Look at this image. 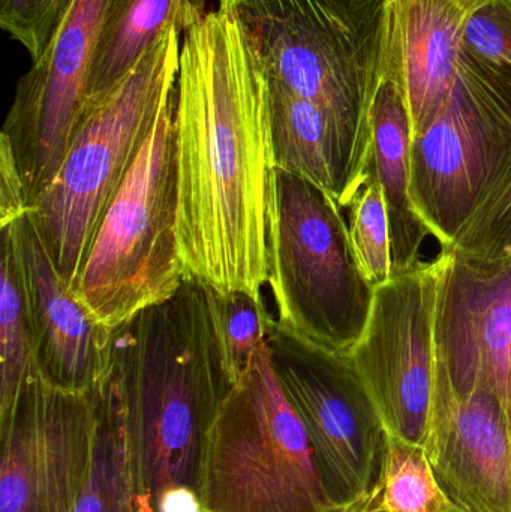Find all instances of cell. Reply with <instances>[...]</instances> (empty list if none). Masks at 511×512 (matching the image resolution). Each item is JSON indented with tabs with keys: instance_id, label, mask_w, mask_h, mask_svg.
Returning <instances> with one entry per match:
<instances>
[{
	"instance_id": "4316f807",
	"label": "cell",
	"mask_w": 511,
	"mask_h": 512,
	"mask_svg": "<svg viewBox=\"0 0 511 512\" xmlns=\"http://www.w3.org/2000/svg\"><path fill=\"white\" fill-rule=\"evenodd\" d=\"M462 48L511 72V0H492L482 6L465 27Z\"/></svg>"
},
{
	"instance_id": "cb8c5ba5",
	"label": "cell",
	"mask_w": 511,
	"mask_h": 512,
	"mask_svg": "<svg viewBox=\"0 0 511 512\" xmlns=\"http://www.w3.org/2000/svg\"><path fill=\"white\" fill-rule=\"evenodd\" d=\"M348 210V230L360 270L372 288H378L393 277L392 254L383 188L369 155Z\"/></svg>"
},
{
	"instance_id": "5b68a950",
	"label": "cell",
	"mask_w": 511,
	"mask_h": 512,
	"mask_svg": "<svg viewBox=\"0 0 511 512\" xmlns=\"http://www.w3.org/2000/svg\"><path fill=\"white\" fill-rule=\"evenodd\" d=\"M204 512H342L327 495L305 426L264 343L228 391L207 445Z\"/></svg>"
},
{
	"instance_id": "52a82bcc",
	"label": "cell",
	"mask_w": 511,
	"mask_h": 512,
	"mask_svg": "<svg viewBox=\"0 0 511 512\" xmlns=\"http://www.w3.org/2000/svg\"><path fill=\"white\" fill-rule=\"evenodd\" d=\"M231 5L257 39L270 81L332 114L369 150L384 0H236Z\"/></svg>"
},
{
	"instance_id": "30bf717a",
	"label": "cell",
	"mask_w": 511,
	"mask_h": 512,
	"mask_svg": "<svg viewBox=\"0 0 511 512\" xmlns=\"http://www.w3.org/2000/svg\"><path fill=\"white\" fill-rule=\"evenodd\" d=\"M440 277L438 256L375 288L365 331L350 354L389 436L422 447L437 381Z\"/></svg>"
},
{
	"instance_id": "9c48e42d",
	"label": "cell",
	"mask_w": 511,
	"mask_h": 512,
	"mask_svg": "<svg viewBox=\"0 0 511 512\" xmlns=\"http://www.w3.org/2000/svg\"><path fill=\"white\" fill-rule=\"evenodd\" d=\"M270 363L311 441L327 495L342 512H368L377 496L389 433L350 355L315 345L278 321Z\"/></svg>"
},
{
	"instance_id": "f1b7e54d",
	"label": "cell",
	"mask_w": 511,
	"mask_h": 512,
	"mask_svg": "<svg viewBox=\"0 0 511 512\" xmlns=\"http://www.w3.org/2000/svg\"><path fill=\"white\" fill-rule=\"evenodd\" d=\"M236 2V0H219V5H224V3H233Z\"/></svg>"
},
{
	"instance_id": "ba28073f",
	"label": "cell",
	"mask_w": 511,
	"mask_h": 512,
	"mask_svg": "<svg viewBox=\"0 0 511 512\" xmlns=\"http://www.w3.org/2000/svg\"><path fill=\"white\" fill-rule=\"evenodd\" d=\"M511 156V72L462 48L455 86L411 144V197L443 251L452 248Z\"/></svg>"
},
{
	"instance_id": "83f0119b",
	"label": "cell",
	"mask_w": 511,
	"mask_h": 512,
	"mask_svg": "<svg viewBox=\"0 0 511 512\" xmlns=\"http://www.w3.org/2000/svg\"><path fill=\"white\" fill-rule=\"evenodd\" d=\"M27 215L26 192L11 146L0 137V227L6 228Z\"/></svg>"
},
{
	"instance_id": "2e32d148",
	"label": "cell",
	"mask_w": 511,
	"mask_h": 512,
	"mask_svg": "<svg viewBox=\"0 0 511 512\" xmlns=\"http://www.w3.org/2000/svg\"><path fill=\"white\" fill-rule=\"evenodd\" d=\"M492 0H384L380 75L407 99L413 138L446 104L462 54L465 27Z\"/></svg>"
},
{
	"instance_id": "8992f818",
	"label": "cell",
	"mask_w": 511,
	"mask_h": 512,
	"mask_svg": "<svg viewBox=\"0 0 511 512\" xmlns=\"http://www.w3.org/2000/svg\"><path fill=\"white\" fill-rule=\"evenodd\" d=\"M269 285L279 324L336 354L356 348L375 289L360 270L342 207L320 186L279 168L270 206Z\"/></svg>"
},
{
	"instance_id": "277c9868",
	"label": "cell",
	"mask_w": 511,
	"mask_h": 512,
	"mask_svg": "<svg viewBox=\"0 0 511 512\" xmlns=\"http://www.w3.org/2000/svg\"><path fill=\"white\" fill-rule=\"evenodd\" d=\"M183 280L173 89L105 210L71 289L113 331L141 310L176 294Z\"/></svg>"
},
{
	"instance_id": "7402d4cb",
	"label": "cell",
	"mask_w": 511,
	"mask_h": 512,
	"mask_svg": "<svg viewBox=\"0 0 511 512\" xmlns=\"http://www.w3.org/2000/svg\"><path fill=\"white\" fill-rule=\"evenodd\" d=\"M209 307L225 373L231 384H237L248 372L258 349L267 342L275 318L264 298L246 291L209 288Z\"/></svg>"
},
{
	"instance_id": "9a60e30c",
	"label": "cell",
	"mask_w": 511,
	"mask_h": 512,
	"mask_svg": "<svg viewBox=\"0 0 511 512\" xmlns=\"http://www.w3.org/2000/svg\"><path fill=\"white\" fill-rule=\"evenodd\" d=\"M2 230L11 236L20 262L39 375L59 390L93 393L107 373L113 331L57 273L29 215Z\"/></svg>"
},
{
	"instance_id": "44dd1931",
	"label": "cell",
	"mask_w": 511,
	"mask_h": 512,
	"mask_svg": "<svg viewBox=\"0 0 511 512\" xmlns=\"http://www.w3.org/2000/svg\"><path fill=\"white\" fill-rule=\"evenodd\" d=\"M0 292V414L8 411L24 385L39 375L35 339L20 262L8 231L2 230Z\"/></svg>"
},
{
	"instance_id": "7a4b0ae2",
	"label": "cell",
	"mask_w": 511,
	"mask_h": 512,
	"mask_svg": "<svg viewBox=\"0 0 511 512\" xmlns=\"http://www.w3.org/2000/svg\"><path fill=\"white\" fill-rule=\"evenodd\" d=\"M101 384L122 418L137 512L201 499L210 432L233 387L207 285L185 277L176 294L113 330Z\"/></svg>"
},
{
	"instance_id": "ffe728a7",
	"label": "cell",
	"mask_w": 511,
	"mask_h": 512,
	"mask_svg": "<svg viewBox=\"0 0 511 512\" xmlns=\"http://www.w3.org/2000/svg\"><path fill=\"white\" fill-rule=\"evenodd\" d=\"M95 400L92 459L72 512H137L119 408L102 384L95 390Z\"/></svg>"
},
{
	"instance_id": "3957f363",
	"label": "cell",
	"mask_w": 511,
	"mask_h": 512,
	"mask_svg": "<svg viewBox=\"0 0 511 512\" xmlns=\"http://www.w3.org/2000/svg\"><path fill=\"white\" fill-rule=\"evenodd\" d=\"M180 48L182 35L168 27L116 86L84 102L62 167L27 210L69 288L162 102L176 86Z\"/></svg>"
},
{
	"instance_id": "6da1fadb",
	"label": "cell",
	"mask_w": 511,
	"mask_h": 512,
	"mask_svg": "<svg viewBox=\"0 0 511 512\" xmlns=\"http://www.w3.org/2000/svg\"><path fill=\"white\" fill-rule=\"evenodd\" d=\"M174 149L185 277L264 298L276 170L270 77L231 3L183 33Z\"/></svg>"
},
{
	"instance_id": "484cf974",
	"label": "cell",
	"mask_w": 511,
	"mask_h": 512,
	"mask_svg": "<svg viewBox=\"0 0 511 512\" xmlns=\"http://www.w3.org/2000/svg\"><path fill=\"white\" fill-rule=\"evenodd\" d=\"M68 3L69 0H0V26L36 62L44 54Z\"/></svg>"
},
{
	"instance_id": "4fadbf2b",
	"label": "cell",
	"mask_w": 511,
	"mask_h": 512,
	"mask_svg": "<svg viewBox=\"0 0 511 512\" xmlns=\"http://www.w3.org/2000/svg\"><path fill=\"white\" fill-rule=\"evenodd\" d=\"M438 289L437 364L458 394L488 390L511 427V264L443 251Z\"/></svg>"
},
{
	"instance_id": "5bb4252c",
	"label": "cell",
	"mask_w": 511,
	"mask_h": 512,
	"mask_svg": "<svg viewBox=\"0 0 511 512\" xmlns=\"http://www.w3.org/2000/svg\"><path fill=\"white\" fill-rule=\"evenodd\" d=\"M423 448L453 510L511 512V427L491 391L458 394L437 364Z\"/></svg>"
},
{
	"instance_id": "e0dca14e",
	"label": "cell",
	"mask_w": 511,
	"mask_h": 512,
	"mask_svg": "<svg viewBox=\"0 0 511 512\" xmlns=\"http://www.w3.org/2000/svg\"><path fill=\"white\" fill-rule=\"evenodd\" d=\"M270 104L275 167L315 183L348 209L369 150L332 114L272 81Z\"/></svg>"
},
{
	"instance_id": "7c38bea8",
	"label": "cell",
	"mask_w": 511,
	"mask_h": 512,
	"mask_svg": "<svg viewBox=\"0 0 511 512\" xmlns=\"http://www.w3.org/2000/svg\"><path fill=\"white\" fill-rule=\"evenodd\" d=\"M108 0H69L44 54L20 78L2 135L30 204L53 182L87 96Z\"/></svg>"
},
{
	"instance_id": "603a6c76",
	"label": "cell",
	"mask_w": 511,
	"mask_h": 512,
	"mask_svg": "<svg viewBox=\"0 0 511 512\" xmlns=\"http://www.w3.org/2000/svg\"><path fill=\"white\" fill-rule=\"evenodd\" d=\"M449 508L425 448L389 436L380 487L368 512H446Z\"/></svg>"
},
{
	"instance_id": "d4e9b609",
	"label": "cell",
	"mask_w": 511,
	"mask_h": 512,
	"mask_svg": "<svg viewBox=\"0 0 511 512\" xmlns=\"http://www.w3.org/2000/svg\"><path fill=\"white\" fill-rule=\"evenodd\" d=\"M447 251L477 261L511 264V156Z\"/></svg>"
},
{
	"instance_id": "8fae6325",
	"label": "cell",
	"mask_w": 511,
	"mask_h": 512,
	"mask_svg": "<svg viewBox=\"0 0 511 512\" xmlns=\"http://www.w3.org/2000/svg\"><path fill=\"white\" fill-rule=\"evenodd\" d=\"M95 430V391L68 393L33 376L0 414V512H72Z\"/></svg>"
},
{
	"instance_id": "d6986e66",
	"label": "cell",
	"mask_w": 511,
	"mask_h": 512,
	"mask_svg": "<svg viewBox=\"0 0 511 512\" xmlns=\"http://www.w3.org/2000/svg\"><path fill=\"white\" fill-rule=\"evenodd\" d=\"M207 14L206 0H108L86 101L116 86L165 29L183 36Z\"/></svg>"
},
{
	"instance_id": "ac0fdd59",
	"label": "cell",
	"mask_w": 511,
	"mask_h": 512,
	"mask_svg": "<svg viewBox=\"0 0 511 512\" xmlns=\"http://www.w3.org/2000/svg\"><path fill=\"white\" fill-rule=\"evenodd\" d=\"M369 122V158L386 201L392 271L396 276L420 264V251L431 233L417 215L411 197L413 128L407 99L395 78L380 75Z\"/></svg>"
},
{
	"instance_id": "f546056e",
	"label": "cell",
	"mask_w": 511,
	"mask_h": 512,
	"mask_svg": "<svg viewBox=\"0 0 511 512\" xmlns=\"http://www.w3.org/2000/svg\"><path fill=\"white\" fill-rule=\"evenodd\" d=\"M446 512H456L455 510H453L452 507L449 508V510H447Z\"/></svg>"
}]
</instances>
